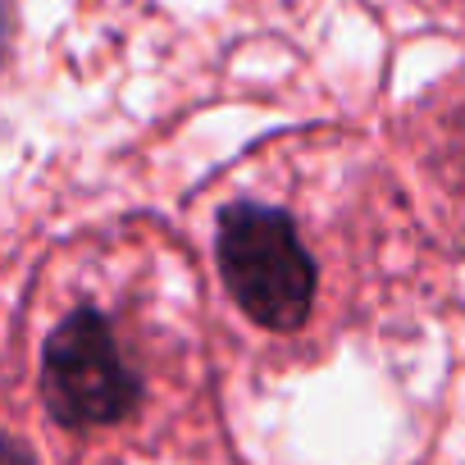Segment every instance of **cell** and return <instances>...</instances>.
<instances>
[{
  "label": "cell",
  "instance_id": "obj_1",
  "mask_svg": "<svg viewBox=\"0 0 465 465\" xmlns=\"http://www.w3.org/2000/svg\"><path fill=\"white\" fill-rule=\"evenodd\" d=\"M214 261L247 320L274 333L306 324L315 306V261L297 238L292 214L252 201L228 205L214 232Z\"/></svg>",
  "mask_w": 465,
  "mask_h": 465
},
{
  "label": "cell",
  "instance_id": "obj_2",
  "mask_svg": "<svg viewBox=\"0 0 465 465\" xmlns=\"http://www.w3.org/2000/svg\"><path fill=\"white\" fill-rule=\"evenodd\" d=\"M42 397L64 429H105L137 411L142 379L124 361L101 311H74L42 351Z\"/></svg>",
  "mask_w": 465,
  "mask_h": 465
},
{
  "label": "cell",
  "instance_id": "obj_3",
  "mask_svg": "<svg viewBox=\"0 0 465 465\" xmlns=\"http://www.w3.org/2000/svg\"><path fill=\"white\" fill-rule=\"evenodd\" d=\"M0 465H37V460H33V451L24 442H15L10 433H0Z\"/></svg>",
  "mask_w": 465,
  "mask_h": 465
}]
</instances>
